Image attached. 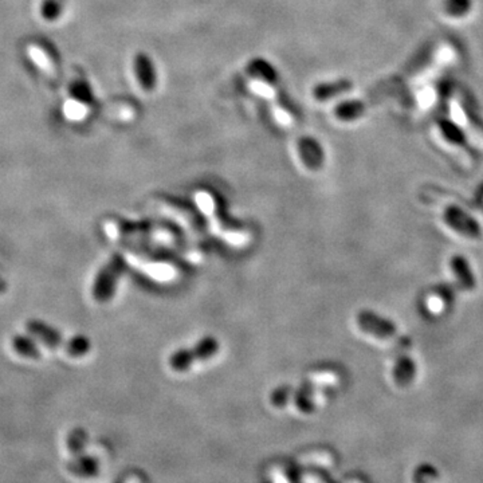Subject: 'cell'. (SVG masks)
<instances>
[{
	"instance_id": "8992f818",
	"label": "cell",
	"mask_w": 483,
	"mask_h": 483,
	"mask_svg": "<svg viewBox=\"0 0 483 483\" xmlns=\"http://www.w3.org/2000/svg\"><path fill=\"white\" fill-rule=\"evenodd\" d=\"M133 73L140 89L145 93H152L157 85V73L150 56L138 53L133 61Z\"/></svg>"
},
{
	"instance_id": "5b68a950",
	"label": "cell",
	"mask_w": 483,
	"mask_h": 483,
	"mask_svg": "<svg viewBox=\"0 0 483 483\" xmlns=\"http://www.w3.org/2000/svg\"><path fill=\"white\" fill-rule=\"evenodd\" d=\"M357 325L364 333L380 340H390L397 333V328L393 321L368 309L361 310L357 315Z\"/></svg>"
},
{
	"instance_id": "9a60e30c",
	"label": "cell",
	"mask_w": 483,
	"mask_h": 483,
	"mask_svg": "<svg viewBox=\"0 0 483 483\" xmlns=\"http://www.w3.org/2000/svg\"><path fill=\"white\" fill-rule=\"evenodd\" d=\"M367 109V104L363 101H347L337 106L335 116L342 121H354L358 118Z\"/></svg>"
},
{
	"instance_id": "3957f363",
	"label": "cell",
	"mask_w": 483,
	"mask_h": 483,
	"mask_svg": "<svg viewBox=\"0 0 483 483\" xmlns=\"http://www.w3.org/2000/svg\"><path fill=\"white\" fill-rule=\"evenodd\" d=\"M219 352V342L215 337L202 338L193 348L180 349L169 357V367L175 372L189 371L196 363L205 361Z\"/></svg>"
},
{
	"instance_id": "2e32d148",
	"label": "cell",
	"mask_w": 483,
	"mask_h": 483,
	"mask_svg": "<svg viewBox=\"0 0 483 483\" xmlns=\"http://www.w3.org/2000/svg\"><path fill=\"white\" fill-rule=\"evenodd\" d=\"M439 128L442 130L443 137H445L446 141L454 144V145H458V147L465 145V133H464V130L459 128V125L455 121L451 122V121H447V120H442L439 122Z\"/></svg>"
},
{
	"instance_id": "52a82bcc",
	"label": "cell",
	"mask_w": 483,
	"mask_h": 483,
	"mask_svg": "<svg viewBox=\"0 0 483 483\" xmlns=\"http://www.w3.org/2000/svg\"><path fill=\"white\" fill-rule=\"evenodd\" d=\"M297 149L299 159L305 167L312 171H318L324 166V161H325L324 149L316 138H312V137L299 138Z\"/></svg>"
},
{
	"instance_id": "9c48e42d",
	"label": "cell",
	"mask_w": 483,
	"mask_h": 483,
	"mask_svg": "<svg viewBox=\"0 0 483 483\" xmlns=\"http://www.w3.org/2000/svg\"><path fill=\"white\" fill-rule=\"evenodd\" d=\"M450 267L451 271L454 273L455 278L458 280V283L467 290H474L477 286V279L474 276V271L468 263V260H466L464 255H454L450 260Z\"/></svg>"
},
{
	"instance_id": "277c9868",
	"label": "cell",
	"mask_w": 483,
	"mask_h": 483,
	"mask_svg": "<svg viewBox=\"0 0 483 483\" xmlns=\"http://www.w3.org/2000/svg\"><path fill=\"white\" fill-rule=\"evenodd\" d=\"M443 218L447 225L455 232L470 239H477L481 237V224L475 218L468 215L465 209L458 205H448L443 212Z\"/></svg>"
},
{
	"instance_id": "7a4b0ae2",
	"label": "cell",
	"mask_w": 483,
	"mask_h": 483,
	"mask_svg": "<svg viewBox=\"0 0 483 483\" xmlns=\"http://www.w3.org/2000/svg\"><path fill=\"white\" fill-rule=\"evenodd\" d=\"M127 263L122 255H113L111 260L98 271L92 287V294L97 302L105 303L112 299L118 279L124 274Z\"/></svg>"
},
{
	"instance_id": "5bb4252c",
	"label": "cell",
	"mask_w": 483,
	"mask_h": 483,
	"mask_svg": "<svg viewBox=\"0 0 483 483\" xmlns=\"http://www.w3.org/2000/svg\"><path fill=\"white\" fill-rule=\"evenodd\" d=\"M13 348L15 349V352L26 357V358H33L37 360L40 357V351L38 348L35 340L33 338V335H18L13 338Z\"/></svg>"
},
{
	"instance_id": "30bf717a",
	"label": "cell",
	"mask_w": 483,
	"mask_h": 483,
	"mask_svg": "<svg viewBox=\"0 0 483 483\" xmlns=\"http://www.w3.org/2000/svg\"><path fill=\"white\" fill-rule=\"evenodd\" d=\"M392 376L393 380L397 386L400 387H406L409 386L415 376H416V364L415 361L409 357V356H400L393 365L392 370Z\"/></svg>"
},
{
	"instance_id": "6da1fadb",
	"label": "cell",
	"mask_w": 483,
	"mask_h": 483,
	"mask_svg": "<svg viewBox=\"0 0 483 483\" xmlns=\"http://www.w3.org/2000/svg\"><path fill=\"white\" fill-rule=\"evenodd\" d=\"M247 88L251 93L263 100H276L279 95V78L274 68L257 59L247 68Z\"/></svg>"
},
{
	"instance_id": "ffe728a7",
	"label": "cell",
	"mask_w": 483,
	"mask_h": 483,
	"mask_svg": "<svg viewBox=\"0 0 483 483\" xmlns=\"http://www.w3.org/2000/svg\"><path fill=\"white\" fill-rule=\"evenodd\" d=\"M473 7V0H445L447 14L451 17H465Z\"/></svg>"
},
{
	"instance_id": "4fadbf2b",
	"label": "cell",
	"mask_w": 483,
	"mask_h": 483,
	"mask_svg": "<svg viewBox=\"0 0 483 483\" xmlns=\"http://www.w3.org/2000/svg\"><path fill=\"white\" fill-rule=\"evenodd\" d=\"M450 112H451V114H452V118H454V121L464 129L465 128L466 132L480 144V145H482L483 147V133L481 132V130L478 129L475 125H474V122H471L470 120H468V117L466 116V113L464 112V109L455 102V101H452L451 104H450Z\"/></svg>"
},
{
	"instance_id": "44dd1931",
	"label": "cell",
	"mask_w": 483,
	"mask_h": 483,
	"mask_svg": "<svg viewBox=\"0 0 483 483\" xmlns=\"http://www.w3.org/2000/svg\"><path fill=\"white\" fill-rule=\"evenodd\" d=\"M72 95L73 98L79 101L81 104H90L92 102V92L89 86L85 82H77L72 86Z\"/></svg>"
},
{
	"instance_id": "ba28073f",
	"label": "cell",
	"mask_w": 483,
	"mask_h": 483,
	"mask_svg": "<svg viewBox=\"0 0 483 483\" xmlns=\"http://www.w3.org/2000/svg\"><path fill=\"white\" fill-rule=\"evenodd\" d=\"M26 329L29 335L35 337L47 348L56 349L62 344V335L54 326L46 324L42 319H29L26 324Z\"/></svg>"
},
{
	"instance_id": "603a6c76",
	"label": "cell",
	"mask_w": 483,
	"mask_h": 483,
	"mask_svg": "<svg viewBox=\"0 0 483 483\" xmlns=\"http://www.w3.org/2000/svg\"><path fill=\"white\" fill-rule=\"evenodd\" d=\"M6 289H7V283H6V280H4V279L0 277V293H4V292H6Z\"/></svg>"
},
{
	"instance_id": "7c38bea8",
	"label": "cell",
	"mask_w": 483,
	"mask_h": 483,
	"mask_svg": "<svg viewBox=\"0 0 483 483\" xmlns=\"http://www.w3.org/2000/svg\"><path fill=\"white\" fill-rule=\"evenodd\" d=\"M270 112L273 118L282 127H292L297 120V112L293 109L290 102L280 100L279 95L271 101Z\"/></svg>"
},
{
	"instance_id": "8fae6325",
	"label": "cell",
	"mask_w": 483,
	"mask_h": 483,
	"mask_svg": "<svg viewBox=\"0 0 483 483\" xmlns=\"http://www.w3.org/2000/svg\"><path fill=\"white\" fill-rule=\"evenodd\" d=\"M352 89V82L349 79H338L335 82L319 84L313 90V95L317 101L325 102L335 98L340 94L347 93Z\"/></svg>"
},
{
	"instance_id": "ac0fdd59",
	"label": "cell",
	"mask_w": 483,
	"mask_h": 483,
	"mask_svg": "<svg viewBox=\"0 0 483 483\" xmlns=\"http://www.w3.org/2000/svg\"><path fill=\"white\" fill-rule=\"evenodd\" d=\"M27 52H29L30 58L37 63L43 72H46L47 74L50 75L56 74V66L53 65L52 59L49 58L43 49H40L39 46H29Z\"/></svg>"
},
{
	"instance_id": "e0dca14e",
	"label": "cell",
	"mask_w": 483,
	"mask_h": 483,
	"mask_svg": "<svg viewBox=\"0 0 483 483\" xmlns=\"http://www.w3.org/2000/svg\"><path fill=\"white\" fill-rule=\"evenodd\" d=\"M92 342L86 335H77L66 342V352L70 357H84L90 352Z\"/></svg>"
},
{
	"instance_id": "d6986e66",
	"label": "cell",
	"mask_w": 483,
	"mask_h": 483,
	"mask_svg": "<svg viewBox=\"0 0 483 483\" xmlns=\"http://www.w3.org/2000/svg\"><path fill=\"white\" fill-rule=\"evenodd\" d=\"M63 0H43L40 4V15L47 22H53L61 17L63 11Z\"/></svg>"
},
{
	"instance_id": "7402d4cb",
	"label": "cell",
	"mask_w": 483,
	"mask_h": 483,
	"mask_svg": "<svg viewBox=\"0 0 483 483\" xmlns=\"http://www.w3.org/2000/svg\"><path fill=\"white\" fill-rule=\"evenodd\" d=\"M292 392V390L287 387V386H283V387H279L277 390L273 392V403L277 404V406H283L285 404V400L286 397L289 396V393Z\"/></svg>"
}]
</instances>
